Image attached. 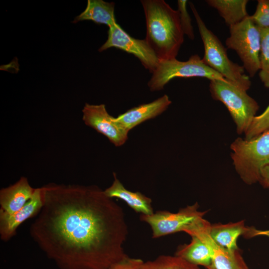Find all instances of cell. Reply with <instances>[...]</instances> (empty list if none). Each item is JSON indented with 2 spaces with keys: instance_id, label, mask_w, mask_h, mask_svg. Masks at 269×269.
<instances>
[{
  "instance_id": "obj_1",
  "label": "cell",
  "mask_w": 269,
  "mask_h": 269,
  "mask_svg": "<svg viewBox=\"0 0 269 269\" xmlns=\"http://www.w3.org/2000/svg\"><path fill=\"white\" fill-rule=\"evenodd\" d=\"M30 227L34 241L60 269H108L127 255L122 208L96 185L49 183Z\"/></svg>"
},
{
  "instance_id": "obj_4",
  "label": "cell",
  "mask_w": 269,
  "mask_h": 269,
  "mask_svg": "<svg viewBox=\"0 0 269 269\" xmlns=\"http://www.w3.org/2000/svg\"><path fill=\"white\" fill-rule=\"evenodd\" d=\"M235 168L247 184L259 182L262 168L269 164V130L250 139L238 137L231 144Z\"/></svg>"
},
{
  "instance_id": "obj_10",
  "label": "cell",
  "mask_w": 269,
  "mask_h": 269,
  "mask_svg": "<svg viewBox=\"0 0 269 269\" xmlns=\"http://www.w3.org/2000/svg\"><path fill=\"white\" fill-rule=\"evenodd\" d=\"M84 124L105 136L116 146L123 145L127 140L128 133L115 122L104 104L86 103L82 110Z\"/></svg>"
},
{
  "instance_id": "obj_6",
  "label": "cell",
  "mask_w": 269,
  "mask_h": 269,
  "mask_svg": "<svg viewBox=\"0 0 269 269\" xmlns=\"http://www.w3.org/2000/svg\"><path fill=\"white\" fill-rule=\"evenodd\" d=\"M147 85L151 91L163 89L165 85L175 78L201 77L209 80H226L219 73L206 65L198 55L195 54L186 61L176 58L159 60V63Z\"/></svg>"
},
{
  "instance_id": "obj_3",
  "label": "cell",
  "mask_w": 269,
  "mask_h": 269,
  "mask_svg": "<svg viewBox=\"0 0 269 269\" xmlns=\"http://www.w3.org/2000/svg\"><path fill=\"white\" fill-rule=\"evenodd\" d=\"M189 3L204 45V62L228 82L245 91L248 90L251 82L249 76L245 74L244 67L229 59L226 49L220 40L207 28L194 5L191 2Z\"/></svg>"
},
{
  "instance_id": "obj_11",
  "label": "cell",
  "mask_w": 269,
  "mask_h": 269,
  "mask_svg": "<svg viewBox=\"0 0 269 269\" xmlns=\"http://www.w3.org/2000/svg\"><path fill=\"white\" fill-rule=\"evenodd\" d=\"M41 187L35 188L31 198L17 212L8 214L0 209V236L4 241L15 235L17 228L26 220L36 215L43 206Z\"/></svg>"
},
{
  "instance_id": "obj_8",
  "label": "cell",
  "mask_w": 269,
  "mask_h": 269,
  "mask_svg": "<svg viewBox=\"0 0 269 269\" xmlns=\"http://www.w3.org/2000/svg\"><path fill=\"white\" fill-rule=\"evenodd\" d=\"M197 203L180 209L176 213L159 210L150 215H140V220L149 225L154 239L179 232H186L204 218Z\"/></svg>"
},
{
  "instance_id": "obj_18",
  "label": "cell",
  "mask_w": 269,
  "mask_h": 269,
  "mask_svg": "<svg viewBox=\"0 0 269 269\" xmlns=\"http://www.w3.org/2000/svg\"><path fill=\"white\" fill-rule=\"evenodd\" d=\"M190 236V242L178 247L175 255L194 265L206 268L211 262L212 251L201 239L195 235Z\"/></svg>"
},
{
  "instance_id": "obj_21",
  "label": "cell",
  "mask_w": 269,
  "mask_h": 269,
  "mask_svg": "<svg viewBox=\"0 0 269 269\" xmlns=\"http://www.w3.org/2000/svg\"><path fill=\"white\" fill-rule=\"evenodd\" d=\"M261 50L259 77L264 86L269 88V28L260 29Z\"/></svg>"
},
{
  "instance_id": "obj_28",
  "label": "cell",
  "mask_w": 269,
  "mask_h": 269,
  "mask_svg": "<svg viewBox=\"0 0 269 269\" xmlns=\"http://www.w3.org/2000/svg\"></svg>"
},
{
  "instance_id": "obj_7",
  "label": "cell",
  "mask_w": 269,
  "mask_h": 269,
  "mask_svg": "<svg viewBox=\"0 0 269 269\" xmlns=\"http://www.w3.org/2000/svg\"><path fill=\"white\" fill-rule=\"evenodd\" d=\"M230 36L227 47L235 51L241 60L249 77H253L260 70V29L248 15L240 22L229 27Z\"/></svg>"
},
{
  "instance_id": "obj_20",
  "label": "cell",
  "mask_w": 269,
  "mask_h": 269,
  "mask_svg": "<svg viewBox=\"0 0 269 269\" xmlns=\"http://www.w3.org/2000/svg\"><path fill=\"white\" fill-rule=\"evenodd\" d=\"M141 269H201L184 259L175 256L160 255L153 260L144 262Z\"/></svg>"
},
{
  "instance_id": "obj_27",
  "label": "cell",
  "mask_w": 269,
  "mask_h": 269,
  "mask_svg": "<svg viewBox=\"0 0 269 269\" xmlns=\"http://www.w3.org/2000/svg\"><path fill=\"white\" fill-rule=\"evenodd\" d=\"M252 237L257 236V235H265L269 237V230L267 231H259L255 228L253 229L252 232Z\"/></svg>"
},
{
  "instance_id": "obj_24",
  "label": "cell",
  "mask_w": 269,
  "mask_h": 269,
  "mask_svg": "<svg viewBox=\"0 0 269 269\" xmlns=\"http://www.w3.org/2000/svg\"><path fill=\"white\" fill-rule=\"evenodd\" d=\"M186 0H177L178 9L180 21L183 32L188 37L193 40L195 38L191 19L187 10Z\"/></svg>"
},
{
  "instance_id": "obj_26",
  "label": "cell",
  "mask_w": 269,
  "mask_h": 269,
  "mask_svg": "<svg viewBox=\"0 0 269 269\" xmlns=\"http://www.w3.org/2000/svg\"><path fill=\"white\" fill-rule=\"evenodd\" d=\"M259 182L265 188H269V164L262 169Z\"/></svg>"
},
{
  "instance_id": "obj_13",
  "label": "cell",
  "mask_w": 269,
  "mask_h": 269,
  "mask_svg": "<svg viewBox=\"0 0 269 269\" xmlns=\"http://www.w3.org/2000/svg\"><path fill=\"white\" fill-rule=\"evenodd\" d=\"M198 237L204 241L212 251V260L207 269H248L239 249L229 250L221 247L211 237L208 229L201 231Z\"/></svg>"
},
{
  "instance_id": "obj_16",
  "label": "cell",
  "mask_w": 269,
  "mask_h": 269,
  "mask_svg": "<svg viewBox=\"0 0 269 269\" xmlns=\"http://www.w3.org/2000/svg\"><path fill=\"white\" fill-rule=\"evenodd\" d=\"M250 229L242 220L227 224H211L209 232L212 239L219 246L234 250L239 249L237 245L238 238L243 235L248 236Z\"/></svg>"
},
{
  "instance_id": "obj_23",
  "label": "cell",
  "mask_w": 269,
  "mask_h": 269,
  "mask_svg": "<svg viewBox=\"0 0 269 269\" xmlns=\"http://www.w3.org/2000/svg\"><path fill=\"white\" fill-rule=\"evenodd\" d=\"M250 17L260 29L269 28V0H258L256 11Z\"/></svg>"
},
{
  "instance_id": "obj_22",
  "label": "cell",
  "mask_w": 269,
  "mask_h": 269,
  "mask_svg": "<svg viewBox=\"0 0 269 269\" xmlns=\"http://www.w3.org/2000/svg\"><path fill=\"white\" fill-rule=\"evenodd\" d=\"M269 130V105L265 111L253 119L245 133L246 139H250Z\"/></svg>"
},
{
  "instance_id": "obj_15",
  "label": "cell",
  "mask_w": 269,
  "mask_h": 269,
  "mask_svg": "<svg viewBox=\"0 0 269 269\" xmlns=\"http://www.w3.org/2000/svg\"><path fill=\"white\" fill-rule=\"evenodd\" d=\"M113 177L112 185L104 190L106 196L123 200L135 212L141 215H150L154 212L150 198L138 191L133 192L126 189L115 172Z\"/></svg>"
},
{
  "instance_id": "obj_17",
  "label": "cell",
  "mask_w": 269,
  "mask_h": 269,
  "mask_svg": "<svg viewBox=\"0 0 269 269\" xmlns=\"http://www.w3.org/2000/svg\"><path fill=\"white\" fill-rule=\"evenodd\" d=\"M115 3L103 0H88L85 10L76 16L74 23L91 20L97 24H106L109 27L115 23Z\"/></svg>"
},
{
  "instance_id": "obj_25",
  "label": "cell",
  "mask_w": 269,
  "mask_h": 269,
  "mask_svg": "<svg viewBox=\"0 0 269 269\" xmlns=\"http://www.w3.org/2000/svg\"><path fill=\"white\" fill-rule=\"evenodd\" d=\"M143 262L140 259L131 258L127 255L108 269H141Z\"/></svg>"
},
{
  "instance_id": "obj_12",
  "label": "cell",
  "mask_w": 269,
  "mask_h": 269,
  "mask_svg": "<svg viewBox=\"0 0 269 269\" xmlns=\"http://www.w3.org/2000/svg\"><path fill=\"white\" fill-rule=\"evenodd\" d=\"M171 104L168 96L164 94L151 102L128 110L114 118V120L120 127L129 133L137 125L162 114Z\"/></svg>"
},
{
  "instance_id": "obj_9",
  "label": "cell",
  "mask_w": 269,
  "mask_h": 269,
  "mask_svg": "<svg viewBox=\"0 0 269 269\" xmlns=\"http://www.w3.org/2000/svg\"><path fill=\"white\" fill-rule=\"evenodd\" d=\"M107 41L99 49L102 52L115 47L132 54L137 58L144 67L152 73L157 67L159 59L149 44L144 39L134 38L116 22L109 27Z\"/></svg>"
},
{
  "instance_id": "obj_19",
  "label": "cell",
  "mask_w": 269,
  "mask_h": 269,
  "mask_svg": "<svg viewBox=\"0 0 269 269\" xmlns=\"http://www.w3.org/2000/svg\"><path fill=\"white\" fill-rule=\"evenodd\" d=\"M248 0H207L206 3L215 8L230 27L249 15L247 10Z\"/></svg>"
},
{
  "instance_id": "obj_2",
  "label": "cell",
  "mask_w": 269,
  "mask_h": 269,
  "mask_svg": "<svg viewBox=\"0 0 269 269\" xmlns=\"http://www.w3.org/2000/svg\"><path fill=\"white\" fill-rule=\"evenodd\" d=\"M144 38L160 60L176 58L184 42L179 12L163 0H142Z\"/></svg>"
},
{
  "instance_id": "obj_5",
  "label": "cell",
  "mask_w": 269,
  "mask_h": 269,
  "mask_svg": "<svg viewBox=\"0 0 269 269\" xmlns=\"http://www.w3.org/2000/svg\"><path fill=\"white\" fill-rule=\"evenodd\" d=\"M212 98L221 102L228 110L241 134L247 131L259 109L257 101L245 91L227 80H210Z\"/></svg>"
},
{
  "instance_id": "obj_14",
  "label": "cell",
  "mask_w": 269,
  "mask_h": 269,
  "mask_svg": "<svg viewBox=\"0 0 269 269\" xmlns=\"http://www.w3.org/2000/svg\"><path fill=\"white\" fill-rule=\"evenodd\" d=\"M25 177H21L14 184L0 190V209L11 214L20 209L31 198L34 192Z\"/></svg>"
}]
</instances>
